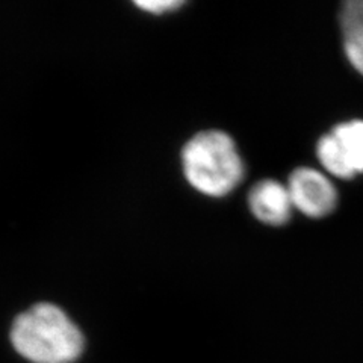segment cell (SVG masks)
Segmentation results:
<instances>
[{
  "instance_id": "3",
  "label": "cell",
  "mask_w": 363,
  "mask_h": 363,
  "mask_svg": "<svg viewBox=\"0 0 363 363\" xmlns=\"http://www.w3.org/2000/svg\"><path fill=\"white\" fill-rule=\"evenodd\" d=\"M316 155L328 173L353 179L363 173V121L337 124L318 141Z\"/></svg>"
},
{
  "instance_id": "2",
  "label": "cell",
  "mask_w": 363,
  "mask_h": 363,
  "mask_svg": "<svg viewBox=\"0 0 363 363\" xmlns=\"http://www.w3.org/2000/svg\"><path fill=\"white\" fill-rule=\"evenodd\" d=\"M184 174L189 185L209 197H224L241 184L244 162L236 144L224 132H200L182 152Z\"/></svg>"
},
{
  "instance_id": "6",
  "label": "cell",
  "mask_w": 363,
  "mask_h": 363,
  "mask_svg": "<svg viewBox=\"0 0 363 363\" xmlns=\"http://www.w3.org/2000/svg\"><path fill=\"white\" fill-rule=\"evenodd\" d=\"M344 32V50L350 64L363 74V20L340 18Z\"/></svg>"
},
{
  "instance_id": "7",
  "label": "cell",
  "mask_w": 363,
  "mask_h": 363,
  "mask_svg": "<svg viewBox=\"0 0 363 363\" xmlns=\"http://www.w3.org/2000/svg\"><path fill=\"white\" fill-rule=\"evenodd\" d=\"M184 2H177V0H157V2H136V6L144 9L145 13L150 14H164L167 11L179 9Z\"/></svg>"
},
{
  "instance_id": "8",
  "label": "cell",
  "mask_w": 363,
  "mask_h": 363,
  "mask_svg": "<svg viewBox=\"0 0 363 363\" xmlns=\"http://www.w3.org/2000/svg\"><path fill=\"white\" fill-rule=\"evenodd\" d=\"M340 18L363 20V0H350L340 11Z\"/></svg>"
},
{
  "instance_id": "5",
  "label": "cell",
  "mask_w": 363,
  "mask_h": 363,
  "mask_svg": "<svg viewBox=\"0 0 363 363\" xmlns=\"http://www.w3.org/2000/svg\"><path fill=\"white\" fill-rule=\"evenodd\" d=\"M248 206L255 217L268 225H281L289 221L294 203L288 186L277 180H260L248 194Z\"/></svg>"
},
{
  "instance_id": "1",
  "label": "cell",
  "mask_w": 363,
  "mask_h": 363,
  "mask_svg": "<svg viewBox=\"0 0 363 363\" xmlns=\"http://www.w3.org/2000/svg\"><path fill=\"white\" fill-rule=\"evenodd\" d=\"M11 344L30 363H73L84 353L85 337L61 308L40 303L16 318Z\"/></svg>"
},
{
  "instance_id": "4",
  "label": "cell",
  "mask_w": 363,
  "mask_h": 363,
  "mask_svg": "<svg viewBox=\"0 0 363 363\" xmlns=\"http://www.w3.org/2000/svg\"><path fill=\"white\" fill-rule=\"evenodd\" d=\"M294 208L311 218H323L337 204V192L323 173L313 168H297L288 184Z\"/></svg>"
}]
</instances>
